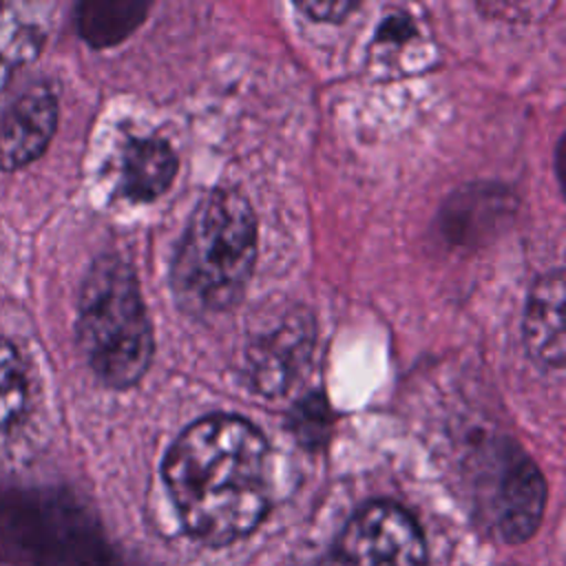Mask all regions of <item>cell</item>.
Returning a JSON list of instances; mask_svg holds the SVG:
<instances>
[{"mask_svg": "<svg viewBox=\"0 0 566 566\" xmlns=\"http://www.w3.org/2000/svg\"><path fill=\"white\" fill-rule=\"evenodd\" d=\"M161 471L184 528L203 544L241 539L268 513V442L243 418L208 416L192 422L168 449Z\"/></svg>", "mask_w": 566, "mask_h": 566, "instance_id": "6da1fadb", "label": "cell"}, {"mask_svg": "<svg viewBox=\"0 0 566 566\" xmlns=\"http://www.w3.org/2000/svg\"><path fill=\"white\" fill-rule=\"evenodd\" d=\"M256 259L250 203L230 190L206 195L190 214L172 263V290L190 314L232 307L245 292Z\"/></svg>", "mask_w": 566, "mask_h": 566, "instance_id": "7a4b0ae2", "label": "cell"}, {"mask_svg": "<svg viewBox=\"0 0 566 566\" xmlns=\"http://www.w3.org/2000/svg\"><path fill=\"white\" fill-rule=\"evenodd\" d=\"M77 343L93 374L113 389L135 385L153 356V332L133 270L99 256L84 276L77 301Z\"/></svg>", "mask_w": 566, "mask_h": 566, "instance_id": "3957f363", "label": "cell"}, {"mask_svg": "<svg viewBox=\"0 0 566 566\" xmlns=\"http://www.w3.org/2000/svg\"><path fill=\"white\" fill-rule=\"evenodd\" d=\"M4 566H108L86 511L64 491L0 484Z\"/></svg>", "mask_w": 566, "mask_h": 566, "instance_id": "277c9868", "label": "cell"}, {"mask_svg": "<svg viewBox=\"0 0 566 566\" xmlns=\"http://www.w3.org/2000/svg\"><path fill=\"white\" fill-rule=\"evenodd\" d=\"M546 500V486L535 464L515 444L495 447L478 486L482 520L506 542H524L535 533Z\"/></svg>", "mask_w": 566, "mask_h": 566, "instance_id": "5b68a950", "label": "cell"}, {"mask_svg": "<svg viewBox=\"0 0 566 566\" xmlns=\"http://www.w3.org/2000/svg\"><path fill=\"white\" fill-rule=\"evenodd\" d=\"M416 520L394 502H371L343 528L325 566H424Z\"/></svg>", "mask_w": 566, "mask_h": 566, "instance_id": "8992f818", "label": "cell"}, {"mask_svg": "<svg viewBox=\"0 0 566 566\" xmlns=\"http://www.w3.org/2000/svg\"><path fill=\"white\" fill-rule=\"evenodd\" d=\"M57 128V97L46 84L22 91L0 111V172L35 161Z\"/></svg>", "mask_w": 566, "mask_h": 566, "instance_id": "52a82bcc", "label": "cell"}, {"mask_svg": "<svg viewBox=\"0 0 566 566\" xmlns=\"http://www.w3.org/2000/svg\"><path fill=\"white\" fill-rule=\"evenodd\" d=\"M40 405L31 360L11 338L0 336V453H13L29 440Z\"/></svg>", "mask_w": 566, "mask_h": 566, "instance_id": "ba28073f", "label": "cell"}, {"mask_svg": "<svg viewBox=\"0 0 566 566\" xmlns=\"http://www.w3.org/2000/svg\"><path fill=\"white\" fill-rule=\"evenodd\" d=\"M177 172L172 148L153 137H128L117 157V190L122 197L146 203L168 190Z\"/></svg>", "mask_w": 566, "mask_h": 566, "instance_id": "9c48e42d", "label": "cell"}, {"mask_svg": "<svg viewBox=\"0 0 566 566\" xmlns=\"http://www.w3.org/2000/svg\"><path fill=\"white\" fill-rule=\"evenodd\" d=\"M524 340L535 360L559 369L564 365V279L562 270L542 276L531 290Z\"/></svg>", "mask_w": 566, "mask_h": 566, "instance_id": "30bf717a", "label": "cell"}, {"mask_svg": "<svg viewBox=\"0 0 566 566\" xmlns=\"http://www.w3.org/2000/svg\"><path fill=\"white\" fill-rule=\"evenodd\" d=\"M305 325V318H290L252 347L250 367L259 391L272 394L285 387L294 369L301 365V352H307L305 343L312 338Z\"/></svg>", "mask_w": 566, "mask_h": 566, "instance_id": "8fae6325", "label": "cell"}, {"mask_svg": "<svg viewBox=\"0 0 566 566\" xmlns=\"http://www.w3.org/2000/svg\"><path fill=\"white\" fill-rule=\"evenodd\" d=\"M148 11L139 0H93L77 7V31L93 49H106L133 33Z\"/></svg>", "mask_w": 566, "mask_h": 566, "instance_id": "7c38bea8", "label": "cell"}, {"mask_svg": "<svg viewBox=\"0 0 566 566\" xmlns=\"http://www.w3.org/2000/svg\"><path fill=\"white\" fill-rule=\"evenodd\" d=\"M44 44V29L20 7L0 2V91L11 73L35 60Z\"/></svg>", "mask_w": 566, "mask_h": 566, "instance_id": "4fadbf2b", "label": "cell"}, {"mask_svg": "<svg viewBox=\"0 0 566 566\" xmlns=\"http://www.w3.org/2000/svg\"><path fill=\"white\" fill-rule=\"evenodd\" d=\"M307 18L321 20V22H336L343 20L349 11H354L358 4L347 0H314V2H298L296 4Z\"/></svg>", "mask_w": 566, "mask_h": 566, "instance_id": "5bb4252c", "label": "cell"}]
</instances>
